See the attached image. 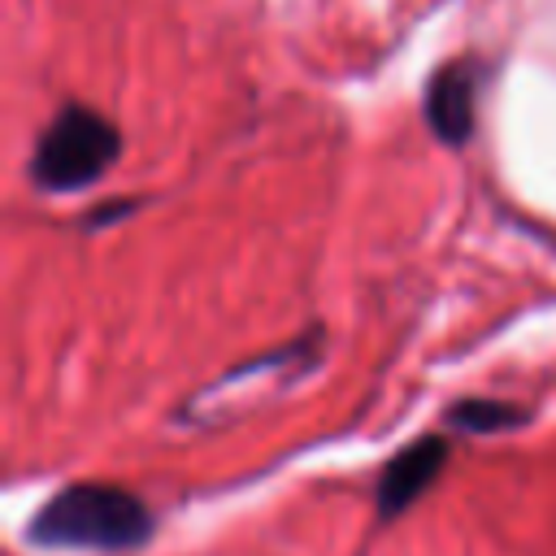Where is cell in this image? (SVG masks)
<instances>
[{
	"label": "cell",
	"instance_id": "1",
	"mask_svg": "<svg viewBox=\"0 0 556 556\" xmlns=\"http://www.w3.org/2000/svg\"><path fill=\"white\" fill-rule=\"evenodd\" d=\"M30 543L70 552H126L152 534V513L139 495L113 482L61 486L30 521Z\"/></svg>",
	"mask_w": 556,
	"mask_h": 556
},
{
	"label": "cell",
	"instance_id": "2",
	"mask_svg": "<svg viewBox=\"0 0 556 556\" xmlns=\"http://www.w3.org/2000/svg\"><path fill=\"white\" fill-rule=\"evenodd\" d=\"M117 152L122 135L104 113L87 104H65L43 126L30 152V178L39 191H78L91 187L104 169H113Z\"/></svg>",
	"mask_w": 556,
	"mask_h": 556
},
{
	"label": "cell",
	"instance_id": "3",
	"mask_svg": "<svg viewBox=\"0 0 556 556\" xmlns=\"http://www.w3.org/2000/svg\"><path fill=\"white\" fill-rule=\"evenodd\" d=\"M443 460H447V439H439V434H426V439L408 443L404 452H395L378 478V517L391 521V517L408 513L430 491Z\"/></svg>",
	"mask_w": 556,
	"mask_h": 556
},
{
	"label": "cell",
	"instance_id": "4",
	"mask_svg": "<svg viewBox=\"0 0 556 556\" xmlns=\"http://www.w3.org/2000/svg\"><path fill=\"white\" fill-rule=\"evenodd\" d=\"M478 61H452L443 65L430 87H426V122L443 143H465L473 135V113H478Z\"/></svg>",
	"mask_w": 556,
	"mask_h": 556
},
{
	"label": "cell",
	"instance_id": "5",
	"mask_svg": "<svg viewBox=\"0 0 556 556\" xmlns=\"http://www.w3.org/2000/svg\"><path fill=\"white\" fill-rule=\"evenodd\" d=\"M447 421L465 434H495L504 426L526 421V413L517 404H504V400H460L456 408H447Z\"/></svg>",
	"mask_w": 556,
	"mask_h": 556
}]
</instances>
